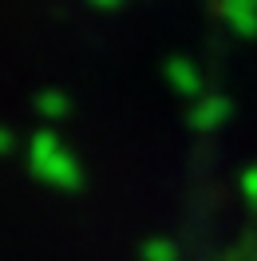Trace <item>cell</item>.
Masks as SVG:
<instances>
[{
	"label": "cell",
	"instance_id": "6da1fadb",
	"mask_svg": "<svg viewBox=\"0 0 257 261\" xmlns=\"http://www.w3.org/2000/svg\"><path fill=\"white\" fill-rule=\"evenodd\" d=\"M28 163H32L36 178L48 182V186H56V190H80V186H83L80 163L71 159V150H64V143H60L52 130H40V135L32 139Z\"/></svg>",
	"mask_w": 257,
	"mask_h": 261
},
{
	"label": "cell",
	"instance_id": "7a4b0ae2",
	"mask_svg": "<svg viewBox=\"0 0 257 261\" xmlns=\"http://www.w3.org/2000/svg\"><path fill=\"white\" fill-rule=\"evenodd\" d=\"M225 119H229V99L225 95H202L190 111V123L198 130H214V127H222Z\"/></svg>",
	"mask_w": 257,
	"mask_h": 261
},
{
	"label": "cell",
	"instance_id": "3957f363",
	"mask_svg": "<svg viewBox=\"0 0 257 261\" xmlns=\"http://www.w3.org/2000/svg\"><path fill=\"white\" fill-rule=\"evenodd\" d=\"M166 75H170V83H174L182 95H190V99H202V95H206V83H202V75H198V67H194L190 60L174 56V60L166 64Z\"/></svg>",
	"mask_w": 257,
	"mask_h": 261
},
{
	"label": "cell",
	"instance_id": "277c9868",
	"mask_svg": "<svg viewBox=\"0 0 257 261\" xmlns=\"http://www.w3.org/2000/svg\"><path fill=\"white\" fill-rule=\"evenodd\" d=\"M225 20L238 36H257V0H225Z\"/></svg>",
	"mask_w": 257,
	"mask_h": 261
},
{
	"label": "cell",
	"instance_id": "5b68a950",
	"mask_svg": "<svg viewBox=\"0 0 257 261\" xmlns=\"http://www.w3.org/2000/svg\"><path fill=\"white\" fill-rule=\"evenodd\" d=\"M36 111L44 115V119H67V111H71V103H67V95L64 91H44V95L36 99Z\"/></svg>",
	"mask_w": 257,
	"mask_h": 261
},
{
	"label": "cell",
	"instance_id": "8992f818",
	"mask_svg": "<svg viewBox=\"0 0 257 261\" xmlns=\"http://www.w3.org/2000/svg\"><path fill=\"white\" fill-rule=\"evenodd\" d=\"M143 257L146 261H178V249L170 242H162V238H155V242L143 245Z\"/></svg>",
	"mask_w": 257,
	"mask_h": 261
},
{
	"label": "cell",
	"instance_id": "52a82bcc",
	"mask_svg": "<svg viewBox=\"0 0 257 261\" xmlns=\"http://www.w3.org/2000/svg\"><path fill=\"white\" fill-rule=\"evenodd\" d=\"M241 194H245V202L257 210V166H249V170L241 174Z\"/></svg>",
	"mask_w": 257,
	"mask_h": 261
},
{
	"label": "cell",
	"instance_id": "ba28073f",
	"mask_svg": "<svg viewBox=\"0 0 257 261\" xmlns=\"http://www.w3.org/2000/svg\"><path fill=\"white\" fill-rule=\"evenodd\" d=\"M12 150H16V135L0 127V159H4V154H12Z\"/></svg>",
	"mask_w": 257,
	"mask_h": 261
},
{
	"label": "cell",
	"instance_id": "9c48e42d",
	"mask_svg": "<svg viewBox=\"0 0 257 261\" xmlns=\"http://www.w3.org/2000/svg\"><path fill=\"white\" fill-rule=\"evenodd\" d=\"M95 8H115V4H123V0H91Z\"/></svg>",
	"mask_w": 257,
	"mask_h": 261
}]
</instances>
